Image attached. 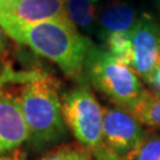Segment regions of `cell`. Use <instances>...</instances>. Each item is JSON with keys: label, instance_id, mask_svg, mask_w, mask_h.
Listing matches in <instances>:
<instances>
[{"label": "cell", "instance_id": "1", "mask_svg": "<svg viewBox=\"0 0 160 160\" xmlns=\"http://www.w3.org/2000/svg\"><path fill=\"white\" fill-rule=\"evenodd\" d=\"M10 82L22 84L19 101L29 129L28 141L34 147H44L62 140L68 127L58 96L57 81L38 69L14 72L5 67L0 71V88Z\"/></svg>", "mask_w": 160, "mask_h": 160}, {"label": "cell", "instance_id": "2", "mask_svg": "<svg viewBox=\"0 0 160 160\" xmlns=\"http://www.w3.org/2000/svg\"><path fill=\"white\" fill-rule=\"evenodd\" d=\"M0 28L10 38L56 63L70 78L86 83L84 64L92 42L68 18L36 24L6 23Z\"/></svg>", "mask_w": 160, "mask_h": 160}, {"label": "cell", "instance_id": "3", "mask_svg": "<svg viewBox=\"0 0 160 160\" xmlns=\"http://www.w3.org/2000/svg\"><path fill=\"white\" fill-rule=\"evenodd\" d=\"M61 102L65 125L92 159L122 160L103 142V108L86 83L65 92Z\"/></svg>", "mask_w": 160, "mask_h": 160}, {"label": "cell", "instance_id": "4", "mask_svg": "<svg viewBox=\"0 0 160 160\" xmlns=\"http://www.w3.org/2000/svg\"><path fill=\"white\" fill-rule=\"evenodd\" d=\"M87 81L121 108L129 110L146 90L141 78L107 50L92 44L84 64Z\"/></svg>", "mask_w": 160, "mask_h": 160}, {"label": "cell", "instance_id": "5", "mask_svg": "<svg viewBox=\"0 0 160 160\" xmlns=\"http://www.w3.org/2000/svg\"><path fill=\"white\" fill-rule=\"evenodd\" d=\"M147 137L142 123L126 109L103 108V142L122 160H132Z\"/></svg>", "mask_w": 160, "mask_h": 160}, {"label": "cell", "instance_id": "6", "mask_svg": "<svg viewBox=\"0 0 160 160\" xmlns=\"http://www.w3.org/2000/svg\"><path fill=\"white\" fill-rule=\"evenodd\" d=\"M129 58L127 67L148 83L160 67V25L149 14H142L128 33Z\"/></svg>", "mask_w": 160, "mask_h": 160}, {"label": "cell", "instance_id": "7", "mask_svg": "<svg viewBox=\"0 0 160 160\" xmlns=\"http://www.w3.org/2000/svg\"><path fill=\"white\" fill-rule=\"evenodd\" d=\"M67 18L64 0H0V26L36 24Z\"/></svg>", "mask_w": 160, "mask_h": 160}, {"label": "cell", "instance_id": "8", "mask_svg": "<svg viewBox=\"0 0 160 160\" xmlns=\"http://www.w3.org/2000/svg\"><path fill=\"white\" fill-rule=\"evenodd\" d=\"M29 140L19 97L0 88V157L14 153Z\"/></svg>", "mask_w": 160, "mask_h": 160}, {"label": "cell", "instance_id": "9", "mask_svg": "<svg viewBox=\"0 0 160 160\" xmlns=\"http://www.w3.org/2000/svg\"><path fill=\"white\" fill-rule=\"evenodd\" d=\"M139 17L135 10L125 2H114L104 8L98 19V36L104 42L113 34L131 32Z\"/></svg>", "mask_w": 160, "mask_h": 160}, {"label": "cell", "instance_id": "10", "mask_svg": "<svg viewBox=\"0 0 160 160\" xmlns=\"http://www.w3.org/2000/svg\"><path fill=\"white\" fill-rule=\"evenodd\" d=\"M67 18L84 33L90 34L96 26L95 0H64Z\"/></svg>", "mask_w": 160, "mask_h": 160}, {"label": "cell", "instance_id": "11", "mask_svg": "<svg viewBox=\"0 0 160 160\" xmlns=\"http://www.w3.org/2000/svg\"><path fill=\"white\" fill-rule=\"evenodd\" d=\"M128 112L142 125L160 129V94H149L147 92Z\"/></svg>", "mask_w": 160, "mask_h": 160}, {"label": "cell", "instance_id": "12", "mask_svg": "<svg viewBox=\"0 0 160 160\" xmlns=\"http://www.w3.org/2000/svg\"><path fill=\"white\" fill-rule=\"evenodd\" d=\"M39 160H94L89 151L78 145H63L50 151Z\"/></svg>", "mask_w": 160, "mask_h": 160}, {"label": "cell", "instance_id": "13", "mask_svg": "<svg viewBox=\"0 0 160 160\" xmlns=\"http://www.w3.org/2000/svg\"><path fill=\"white\" fill-rule=\"evenodd\" d=\"M132 160H160V135H147Z\"/></svg>", "mask_w": 160, "mask_h": 160}, {"label": "cell", "instance_id": "14", "mask_svg": "<svg viewBox=\"0 0 160 160\" xmlns=\"http://www.w3.org/2000/svg\"><path fill=\"white\" fill-rule=\"evenodd\" d=\"M8 46V36L5 33V31L0 28V56L4 55Z\"/></svg>", "mask_w": 160, "mask_h": 160}, {"label": "cell", "instance_id": "15", "mask_svg": "<svg viewBox=\"0 0 160 160\" xmlns=\"http://www.w3.org/2000/svg\"><path fill=\"white\" fill-rule=\"evenodd\" d=\"M148 83L151 86L154 87L160 94V67L155 70V72L153 74V76H152V78H151V81H149Z\"/></svg>", "mask_w": 160, "mask_h": 160}, {"label": "cell", "instance_id": "16", "mask_svg": "<svg viewBox=\"0 0 160 160\" xmlns=\"http://www.w3.org/2000/svg\"><path fill=\"white\" fill-rule=\"evenodd\" d=\"M0 160H25V157L20 153H13V154L0 157Z\"/></svg>", "mask_w": 160, "mask_h": 160}, {"label": "cell", "instance_id": "17", "mask_svg": "<svg viewBox=\"0 0 160 160\" xmlns=\"http://www.w3.org/2000/svg\"><path fill=\"white\" fill-rule=\"evenodd\" d=\"M154 2L157 4V7H158V12H159V17H160V0H154Z\"/></svg>", "mask_w": 160, "mask_h": 160}]
</instances>
